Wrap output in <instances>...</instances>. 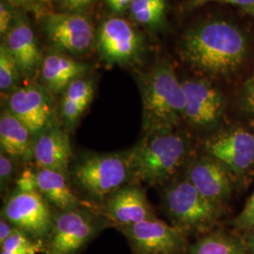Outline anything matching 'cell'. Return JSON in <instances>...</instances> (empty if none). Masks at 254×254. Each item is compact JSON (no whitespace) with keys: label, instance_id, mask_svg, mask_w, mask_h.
<instances>
[{"label":"cell","instance_id":"cell-19","mask_svg":"<svg viewBox=\"0 0 254 254\" xmlns=\"http://www.w3.org/2000/svg\"><path fill=\"white\" fill-rule=\"evenodd\" d=\"M0 147L1 152L15 161L27 163L33 160V136L28 128L7 109L0 116Z\"/></svg>","mask_w":254,"mask_h":254},{"label":"cell","instance_id":"cell-35","mask_svg":"<svg viewBox=\"0 0 254 254\" xmlns=\"http://www.w3.org/2000/svg\"><path fill=\"white\" fill-rule=\"evenodd\" d=\"M15 227H13L9 221H7L5 218H1L0 219V245L11 235Z\"/></svg>","mask_w":254,"mask_h":254},{"label":"cell","instance_id":"cell-24","mask_svg":"<svg viewBox=\"0 0 254 254\" xmlns=\"http://www.w3.org/2000/svg\"><path fill=\"white\" fill-rule=\"evenodd\" d=\"M0 254H39L46 253V245L17 228L1 244Z\"/></svg>","mask_w":254,"mask_h":254},{"label":"cell","instance_id":"cell-26","mask_svg":"<svg viewBox=\"0 0 254 254\" xmlns=\"http://www.w3.org/2000/svg\"><path fill=\"white\" fill-rule=\"evenodd\" d=\"M10 7L22 9L25 11H31L36 15L46 16L49 14L48 5L51 0H2Z\"/></svg>","mask_w":254,"mask_h":254},{"label":"cell","instance_id":"cell-16","mask_svg":"<svg viewBox=\"0 0 254 254\" xmlns=\"http://www.w3.org/2000/svg\"><path fill=\"white\" fill-rule=\"evenodd\" d=\"M104 209L109 221L126 227L155 218L146 193L139 185L127 184L106 198Z\"/></svg>","mask_w":254,"mask_h":254},{"label":"cell","instance_id":"cell-33","mask_svg":"<svg viewBox=\"0 0 254 254\" xmlns=\"http://www.w3.org/2000/svg\"><path fill=\"white\" fill-rule=\"evenodd\" d=\"M66 12H81L97 0H55Z\"/></svg>","mask_w":254,"mask_h":254},{"label":"cell","instance_id":"cell-2","mask_svg":"<svg viewBox=\"0 0 254 254\" xmlns=\"http://www.w3.org/2000/svg\"><path fill=\"white\" fill-rule=\"evenodd\" d=\"M189 137L176 129L146 134L127 154L131 184L159 186L170 181L189 158Z\"/></svg>","mask_w":254,"mask_h":254},{"label":"cell","instance_id":"cell-34","mask_svg":"<svg viewBox=\"0 0 254 254\" xmlns=\"http://www.w3.org/2000/svg\"><path fill=\"white\" fill-rule=\"evenodd\" d=\"M135 0H107L109 9L114 12H123L129 9Z\"/></svg>","mask_w":254,"mask_h":254},{"label":"cell","instance_id":"cell-28","mask_svg":"<svg viewBox=\"0 0 254 254\" xmlns=\"http://www.w3.org/2000/svg\"><path fill=\"white\" fill-rule=\"evenodd\" d=\"M14 161L8 154L3 152L0 153V186L2 192L7 190L13 178L15 172Z\"/></svg>","mask_w":254,"mask_h":254},{"label":"cell","instance_id":"cell-15","mask_svg":"<svg viewBox=\"0 0 254 254\" xmlns=\"http://www.w3.org/2000/svg\"><path fill=\"white\" fill-rule=\"evenodd\" d=\"M69 131L57 119L34 139L36 168L53 170L69 176L73 157Z\"/></svg>","mask_w":254,"mask_h":254},{"label":"cell","instance_id":"cell-13","mask_svg":"<svg viewBox=\"0 0 254 254\" xmlns=\"http://www.w3.org/2000/svg\"><path fill=\"white\" fill-rule=\"evenodd\" d=\"M182 85L186 94L185 120L199 130L217 127L225 109L221 91L205 79H187Z\"/></svg>","mask_w":254,"mask_h":254},{"label":"cell","instance_id":"cell-18","mask_svg":"<svg viewBox=\"0 0 254 254\" xmlns=\"http://www.w3.org/2000/svg\"><path fill=\"white\" fill-rule=\"evenodd\" d=\"M88 70V64L77 62L66 55H46L40 67L42 86L52 95L64 93L72 82L84 77Z\"/></svg>","mask_w":254,"mask_h":254},{"label":"cell","instance_id":"cell-5","mask_svg":"<svg viewBox=\"0 0 254 254\" xmlns=\"http://www.w3.org/2000/svg\"><path fill=\"white\" fill-rule=\"evenodd\" d=\"M163 204L175 227L185 231H205L218 221L222 207L203 197L187 178L168 185Z\"/></svg>","mask_w":254,"mask_h":254},{"label":"cell","instance_id":"cell-4","mask_svg":"<svg viewBox=\"0 0 254 254\" xmlns=\"http://www.w3.org/2000/svg\"><path fill=\"white\" fill-rule=\"evenodd\" d=\"M69 177L86 195L104 201L114 191L131 184L127 151L82 154L74 159Z\"/></svg>","mask_w":254,"mask_h":254},{"label":"cell","instance_id":"cell-17","mask_svg":"<svg viewBox=\"0 0 254 254\" xmlns=\"http://www.w3.org/2000/svg\"><path fill=\"white\" fill-rule=\"evenodd\" d=\"M5 37L4 44L14 58L21 74L24 76L32 75L41 67L44 58L36 36L27 20L16 16Z\"/></svg>","mask_w":254,"mask_h":254},{"label":"cell","instance_id":"cell-27","mask_svg":"<svg viewBox=\"0 0 254 254\" xmlns=\"http://www.w3.org/2000/svg\"><path fill=\"white\" fill-rule=\"evenodd\" d=\"M233 225L238 230H254V191L247 200L244 208L233 220Z\"/></svg>","mask_w":254,"mask_h":254},{"label":"cell","instance_id":"cell-25","mask_svg":"<svg viewBox=\"0 0 254 254\" xmlns=\"http://www.w3.org/2000/svg\"><path fill=\"white\" fill-rule=\"evenodd\" d=\"M20 75L18 65L4 43L0 46V90L1 92H11Z\"/></svg>","mask_w":254,"mask_h":254},{"label":"cell","instance_id":"cell-12","mask_svg":"<svg viewBox=\"0 0 254 254\" xmlns=\"http://www.w3.org/2000/svg\"><path fill=\"white\" fill-rule=\"evenodd\" d=\"M186 178L203 197L222 206L233 194L236 177L218 159L205 154L187 163Z\"/></svg>","mask_w":254,"mask_h":254},{"label":"cell","instance_id":"cell-11","mask_svg":"<svg viewBox=\"0 0 254 254\" xmlns=\"http://www.w3.org/2000/svg\"><path fill=\"white\" fill-rule=\"evenodd\" d=\"M6 109L28 128L34 139L58 119L52 94L37 84L14 89Z\"/></svg>","mask_w":254,"mask_h":254},{"label":"cell","instance_id":"cell-10","mask_svg":"<svg viewBox=\"0 0 254 254\" xmlns=\"http://www.w3.org/2000/svg\"><path fill=\"white\" fill-rule=\"evenodd\" d=\"M119 228L135 254H181L187 249L185 232L156 218Z\"/></svg>","mask_w":254,"mask_h":254},{"label":"cell","instance_id":"cell-31","mask_svg":"<svg viewBox=\"0 0 254 254\" xmlns=\"http://www.w3.org/2000/svg\"><path fill=\"white\" fill-rule=\"evenodd\" d=\"M241 103L246 112L254 117V74L250 76L243 85Z\"/></svg>","mask_w":254,"mask_h":254},{"label":"cell","instance_id":"cell-14","mask_svg":"<svg viewBox=\"0 0 254 254\" xmlns=\"http://www.w3.org/2000/svg\"><path fill=\"white\" fill-rule=\"evenodd\" d=\"M43 25L50 42L71 54L87 52L94 40L91 20L80 12L49 13L43 19Z\"/></svg>","mask_w":254,"mask_h":254},{"label":"cell","instance_id":"cell-29","mask_svg":"<svg viewBox=\"0 0 254 254\" xmlns=\"http://www.w3.org/2000/svg\"><path fill=\"white\" fill-rule=\"evenodd\" d=\"M212 2L226 3V4L234 5L236 7L243 9L247 13L254 16V0H190L188 7L190 9H196Z\"/></svg>","mask_w":254,"mask_h":254},{"label":"cell","instance_id":"cell-22","mask_svg":"<svg viewBox=\"0 0 254 254\" xmlns=\"http://www.w3.org/2000/svg\"><path fill=\"white\" fill-rule=\"evenodd\" d=\"M245 246L234 236L214 233L200 238L190 249V254H245Z\"/></svg>","mask_w":254,"mask_h":254},{"label":"cell","instance_id":"cell-8","mask_svg":"<svg viewBox=\"0 0 254 254\" xmlns=\"http://www.w3.org/2000/svg\"><path fill=\"white\" fill-rule=\"evenodd\" d=\"M205 154L237 176L249 173L254 166V132L243 127H229L204 141Z\"/></svg>","mask_w":254,"mask_h":254},{"label":"cell","instance_id":"cell-7","mask_svg":"<svg viewBox=\"0 0 254 254\" xmlns=\"http://www.w3.org/2000/svg\"><path fill=\"white\" fill-rule=\"evenodd\" d=\"M1 218L46 245L50 236L55 214L48 201L38 192L12 191L6 199Z\"/></svg>","mask_w":254,"mask_h":254},{"label":"cell","instance_id":"cell-30","mask_svg":"<svg viewBox=\"0 0 254 254\" xmlns=\"http://www.w3.org/2000/svg\"><path fill=\"white\" fill-rule=\"evenodd\" d=\"M15 190L33 192L37 190L36 169L26 168L15 180Z\"/></svg>","mask_w":254,"mask_h":254},{"label":"cell","instance_id":"cell-32","mask_svg":"<svg viewBox=\"0 0 254 254\" xmlns=\"http://www.w3.org/2000/svg\"><path fill=\"white\" fill-rule=\"evenodd\" d=\"M16 17V16H15ZM15 17L12 12V7H10L4 1L0 3V33L6 36L12 27Z\"/></svg>","mask_w":254,"mask_h":254},{"label":"cell","instance_id":"cell-6","mask_svg":"<svg viewBox=\"0 0 254 254\" xmlns=\"http://www.w3.org/2000/svg\"><path fill=\"white\" fill-rule=\"evenodd\" d=\"M106 226L105 218L90 209L60 211L55 214L46 254H79Z\"/></svg>","mask_w":254,"mask_h":254},{"label":"cell","instance_id":"cell-9","mask_svg":"<svg viewBox=\"0 0 254 254\" xmlns=\"http://www.w3.org/2000/svg\"><path fill=\"white\" fill-rule=\"evenodd\" d=\"M96 47L108 64H133L143 52V38L126 19L112 17L102 23L96 34Z\"/></svg>","mask_w":254,"mask_h":254},{"label":"cell","instance_id":"cell-20","mask_svg":"<svg viewBox=\"0 0 254 254\" xmlns=\"http://www.w3.org/2000/svg\"><path fill=\"white\" fill-rule=\"evenodd\" d=\"M68 178V175L57 171L36 168L37 190L59 211L83 207L81 200L70 187Z\"/></svg>","mask_w":254,"mask_h":254},{"label":"cell","instance_id":"cell-3","mask_svg":"<svg viewBox=\"0 0 254 254\" xmlns=\"http://www.w3.org/2000/svg\"><path fill=\"white\" fill-rule=\"evenodd\" d=\"M146 134L177 129L186 114V94L173 67L159 64L139 79Z\"/></svg>","mask_w":254,"mask_h":254},{"label":"cell","instance_id":"cell-36","mask_svg":"<svg viewBox=\"0 0 254 254\" xmlns=\"http://www.w3.org/2000/svg\"><path fill=\"white\" fill-rule=\"evenodd\" d=\"M246 248L250 251V253L254 254V229L252 230L251 234L247 238V242H246Z\"/></svg>","mask_w":254,"mask_h":254},{"label":"cell","instance_id":"cell-1","mask_svg":"<svg viewBox=\"0 0 254 254\" xmlns=\"http://www.w3.org/2000/svg\"><path fill=\"white\" fill-rule=\"evenodd\" d=\"M245 34L225 20H213L190 29L183 37L184 60L199 72L223 76L236 71L248 55Z\"/></svg>","mask_w":254,"mask_h":254},{"label":"cell","instance_id":"cell-21","mask_svg":"<svg viewBox=\"0 0 254 254\" xmlns=\"http://www.w3.org/2000/svg\"><path fill=\"white\" fill-rule=\"evenodd\" d=\"M93 95V82L84 77L72 82L64 91L60 105V117L63 126L69 132L77 125L91 105Z\"/></svg>","mask_w":254,"mask_h":254},{"label":"cell","instance_id":"cell-23","mask_svg":"<svg viewBox=\"0 0 254 254\" xmlns=\"http://www.w3.org/2000/svg\"><path fill=\"white\" fill-rule=\"evenodd\" d=\"M166 7V0H135L129 11L136 23L155 29L165 24Z\"/></svg>","mask_w":254,"mask_h":254}]
</instances>
